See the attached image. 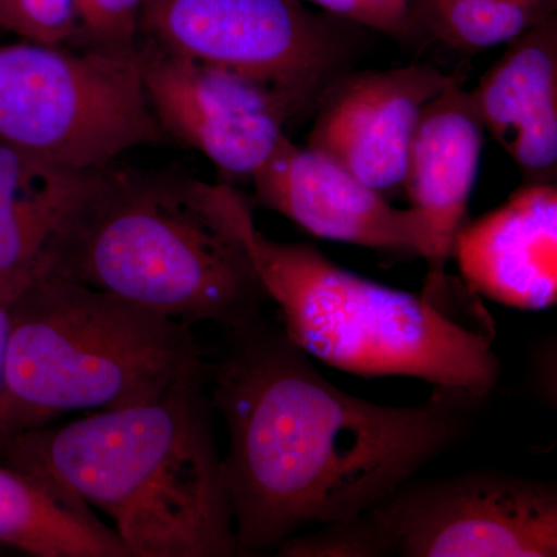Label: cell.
<instances>
[{
	"label": "cell",
	"instance_id": "6da1fadb",
	"mask_svg": "<svg viewBox=\"0 0 557 557\" xmlns=\"http://www.w3.org/2000/svg\"><path fill=\"white\" fill-rule=\"evenodd\" d=\"M207 381L228 432L223 479L239 556L361 515L453 448L486 399L442 387L413 406L354 397L263 314L225 330Z\"/></svg>",
	"mask_w": 557,
	"mask_h": 557
},
{
	"label": "cell",
	"instance_id": "7a4b0ae2",
	"mask_svg": "<svg viewBox=\"0 0 557 557\" xmlns=\"http://www.w3.org/2000/svg\"><path fill=\"white\" fill-rule=\"evenodd\" d=\"M214 413L205 369L145 405L17 435L0 461L60 480L131 557L237 556Z\"/></svg>",
	"mask_w": 557,
	"mask_h": 557
},
{
	"label": "cell",
	"instance_id": "3957f363",
	"mask_svg": "<svg viewBox=\"0 0 557 557\" xmlns=\"http://www.w3.org/2000/svg\"><path fill=\"white\" fill-rule=\"evenodd\" d=\"M251 203L230 185L110 164L51 252L54 274L185 325L233 330L267 304L242 222Z\"/></svg>",
	"mask_w": 557,
	"mask_h": 557
},
{
	"label": "cell",
	"instance_id": "277c9868",
	"mask_svg": "<svg viewBox=\"0 0 557 557\" xmlns=\"http://www.w3.org/2000/svg\"><path fill=\"white\" fill-rule=\"evenodd\" d=\"M9 311L0 448L65 413L145 405L207 369L189 325L54 274Z\"/></svg>",
	"mask_w": 557,
	"mask_h": 557
},
{
	"label": "cell",
	"instance_id": "5b68a950",
	"mask_svg": "<svg viewBox=\"0 0 557 557\" xmlns=\"http://www.w3.org/2000/svg\"><path fill=\"white\" fill-rule=\"evenodd\" d=\"M242 231L278 322L309 357L362 379L409 376L482 398L497 386L500 362L490 330L445 306L448 285L413 295L376 284L310 245L270 239L252 209Z\"/></svg>",
	"mask_w": 557,
	"mask_h": 557
},
{
	"label": "cell",
	"instance_id": "8992f818",
	"mask_svg": "<svg viewBox=\"0 0 557 557\" xmlns=\"http://www.w3.org/2000/svg\"><path fill=\"white\" fill-rule=\"evenodd\" d=\"M284 557H555L557 487L504 471L416 480L355 518L314 528Z\"/></svg>",
	"mask_w": 557,
	"mask_h": 557
},
{
	"label": "cell",
	"instance_id": "52a82bcc",
	"mask_svg": "<svg viewBox=\"0 0 557 557\" xmlns=\"http://www.w3.org/2000/svg\"><path fill=\"white\" fill-rule=\"evenodd\" d=\"M163 139L138 50L0 46V143L70 170L98 171Z\"/></svg>",
	"mask_w": 557,
	"mask_h": 557
},
{
	"label": "cell",
	"instance_id": "ba28073f",
	"mask_svg": "<svg viewBox=\"0 0 557 557\" xmlns=\"http://www.w3.org/2000/svg\"><path fill=\"white\" fill-rule=\"evenodd\" d=\"M139 40L269 84L300 109L344 60L300 0H145Z\"/></svg>",
	"mask_w": 557,
	"mask_h": 557
},
{
	"label": "cell",
	"instance_id": "9c48e42d",
	"mask_svg": "<svg viewBox=\"0 0 557 557\" xmlns=\"http://www.w3.org/2000/svg\"><path fill=\"white\" fill-rule=\"evenodd\" d=\"M139 70L166 138L197 150L222 174L251 180L300 110L258 79L139 40Z\"/></svg>",
	"mask_w": 557,
	"mask_h": 557
},
{
	"label": "cell",
	"instance_id": "30bf717a",
	"mask_svg": "<svg viewBox=\"0 0 557 557\" xmlns=\"http://www.w3.org/2000/svg\"><path fill=\"white\" fill-rule=\"evenodd\" d=\"M256 200L321 239L426 259L423 220L412 208H395L335 160L299 148L284 135L251 177Z\"/></svg>",
	"mask_w": 557,
	"mask_h": 557
},
{
	"label": "cell",
	"instance_id": "8fae6325",
	"mask_svg": "<svg viewBox=\"0 0 557 557\" xmlns=\"http://www.w3.org/2000/svg\"><path fill=\"white\" fill-rule=\"evenodd\" d=\"M463 76L434 65L373 70L344 79L330 94L311 131L319 150L370 188L395 189L405 182L406 161L421 110Z\"/></svg>",
	"mask_w": 557,
	"mask_h": 557
},
{
	"label": "cell",
	"instance_id": "7c38bea8",
	"mask_svg": "<svg viewBox=\"0 0 557 557\" xmlns=\"http://www.w3.org/2000/svg\"><path fill=\"white\" fill-rule=\"evenodd\" d=\"M469 292L500 306L545 310L557 302V188L528 183L507 203L463 223L453 252Z\"/></svg>",
	"mask_w": 557,
	"mask_h": 557
},
{
	"label": "cell",
	"instance_id": "4fadbf2b",
	"mask_svg": "<svg viewBox=\"0 0 557 557\" xmlns=\"http://www.w3.org/2000/svg\"><path fill=\"white\" fill-rule=\"evenodd\" d=\"M483 131L463 81L432 98L418 119L403 185L426 226L429 281L446 278V262L478 180Z\"/></svg>",
	"mask_w": 557,
	"mask_h": 557
},
{
	"label": "cell",
	"instance_id": "5bb4252c",
	"mask_svg": "<svg viewBox=\"0 0 557 557\" xmlns=\"http://www.w3.org/2000/svg\"><path fill=\"white\" fill-rule=\"evenodd\" d=\"M471 95L483 127L530 183H552L557 166L556 16L511 40Z\"/></svg>",
	"mask_w": 557,
	"mask_h": 557
},
{
	"label": "cell",
	"instance_id": "9a60e30c",
	"mask_svg": "<svg viewBox=\"0 0 557 557\" xmlns=\"http://www.w3.org/2000/svg\"><path fill=\"white\" fill-rule=\"evenodd\" d=\"M98 171L70 170L0 143V302L10 306L46 271Z\"/></svg>",
	"mask_w": 557,
	"mask_h": 557
},
{
	"label": "cell",
	"instance_id": "2e32d148",
	"mask_svg": "<svg viewBox=\"0 0 557 557\" xmlns=\"http://www.w3.org/2000/svg\"><path fill=\"white\" fill-rule=\"evenodd\" d=\"M0 545L35 557H131L115 530L60 480L3 461Z\"/></svg>",
	"mask_w": 557,
	"mask_h": 557
},
{
	"label": "cell",
	"instance_id": "e0dca14e",
	"mask_svg": "<svg viewBox=\"0 0 557 557\" xmlns=\"http://www.w3.org/2000/svg\"><path fill=\"white\" fill-rule=\"evenodd\" d=\"M555 11L531 0H418V14L429 30L471 53L511 42L555 17Z\"/></svg>",
	"mask_w": 557,
	"mask_h": 557
},
{
	"label": "cell",
	"instance_id": "ac0fdd59",
	"mask_svg": "<svg viewBox=\"0 0 557 557\" xmlns=\"http://www.w3.org/2000/svg\"><path fill=\"white\" fill-rule=\"evenodd\" d=\"M0 28L46 46L79 40L73 0H0Z\"/></svg>",
	"mask_w": 557,
	"mask_h": 557
},
{
	"label": "cell",
	"instance_id": "d6986e66",
	"mask_svg": "<svg viewBox=\"0 0 557 557\" xmlns=\"http://www.w3.org/2000/svg\"><path fill=\"white\" fill-rule=\"evenodd\" d=\"M79 40L97 49L137 51L145 0H73Z\"/></svg>",
	"mask_w": 557,
	"mask_h": 557
},
{
	"label": "cell",
	"instance_id": "ffe728a7",
	"mask_svg": "<svg viewBox=\"0 0 557 557\" xmlns=\"http://www.w3.org/2000/svg\"><path fill=\"white\" fill-rule=\"evenodd\" d=\"M343 17L366 27L388 33L406 35L410 27V16L406 0H310Z\"/></svg>",
	"mask_w": 557,
	"mask_h": 557
},
{
	"label": "cell",
	"instance_id": "44dd1931",
	"mask_svg": "<svg viewBox=\"0 0 557 557\" xmlns=\"http://www.w3.org/2000/svg\"><path fill=\"white\" fill-rule=\"evenodd\" d=\"M531 386L541 398V401L556 408V341L548 338L541 341L531 350L530 361Z\"/></svg>",
	"mask_w": 557,
	"mask_h": 557
},
{
	"label": "cell",
	"instance_id": "7402d4cb",
	"mask_svg": "<svg viewBox=\"0 0 557 557\" xmlns=\"http://www.w3.org/2000/svg\"><path fill=\"white\" fill-rule=\"evenodd\" d=\"M10 311L9 306L0 302V398L3 388V369H5L7 341H9Z\"/></svg>",
	"mask_w": 557,
	"mask_h": 557
},
{
	"label": "cell",
	"instance_id": "603a6c76",
	"mask_svg": "<svg viewBox=\"0 0 557 557\" xmlns=\"http://www.w3.org/2000/svg\"><path fill=\"white\" fill-rule=\"evenodd\" d=\"M531 2L545 3V5L556 7V0H531Z\"/></svg>",
	"mask_w": 557,
	"mask_h": 557
}]
</instances>
